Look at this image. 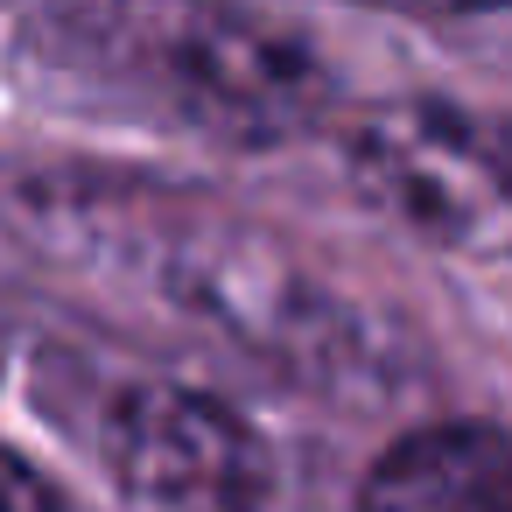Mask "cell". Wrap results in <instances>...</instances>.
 I'll use <instances>...</instances> for the list:
<instances>
[{
	"label": "cell",
	"mask_w": 512,
	"mask_h": 512,
	"mask_svg": "<svg viewBox=\"0 0 512 512\" xmlns=\"http://www.w3.org/2000/svg\"><path fill=\"white\" fill-rule=\"evenodd\" d=\"M351 183L372 211H386L421 246L463 260H512V120L449 106V99H393L365 113L344 141Z\"/></svg>",
	"instance_id": "6da1fadb"
},
{
	"label": "cell",
	"mask_w": 512,
	"mask_h": 512,
	"mask_svg": "<svg viewBox=\"0 0 512 512\" xmlns=\"http://www.w3.org/2000/svg\"><path fill=\"white\" fill-rule=\"evenodd\" d=\"M106 470L141 512H267L274 456L246 414L183 379H141L106 407Z\"/></svg>",
	"instance_id": "7a4b0ae2"
},
{
	"label": "cell",
	"mask_w": 512,
	"mask_h": 512,
	"mask_svg": "<svg viewBox=\"0 0 512 512\" xmlns=\"http://www.w3.org/2000/svg\"><path fill=\"white\" fill-rule=\"evenodd\" d=\"M358 512H512V435L491 421H421L379 449Z\"/></svg>",
	"instance_id": "3957f363"
},
{
	"label": "cell",
	"mask_w": 512,
	"mask_h": 512,
	"mask_svg": "<svg viewBox=\"0 0 512 512\" xmlns=\"http://www.w3.org/2000/svg\"><path fill=\"white\" fill-rule=\"evenodd\" d=\"M0 512H64V491L15 442H0Z\"/></svg>",
	"instance_id": "277c9868"
},
{
	"label": "cell",
	"mask_w": 512,
	"mask_h": 512,
	"mask_svg": "<svg viewBox=\"0 0 512 512\" xmlns=\"http://www.w3.org/2000/svg\"><path fill=\"white\" fill-rule=\"evenodd\" d=\"M379 15H407V22H470V15H498L512 0H358Z\"/></svg>",
	"instance_id": "5b68a950"
}]
</instances>
